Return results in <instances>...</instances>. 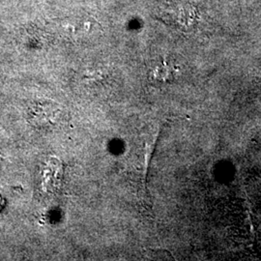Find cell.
Wrapping results in <instances>:
<instances>
[{"label": "cell", "instance_id": "1", "mask_svg": "<svg viewBox=\"0 0 261 261\" xmlns=\"http://www.w3.org/2000/svg\"><path fill=\"white\" fill-rule=\"evenodd\" d=\"M154 79L162 83H169L175 76L174 67L168 62H162L155 67L153 71Z\"/></svg>", "mask_w": 261, "mask_h": 261}]
</instances>
